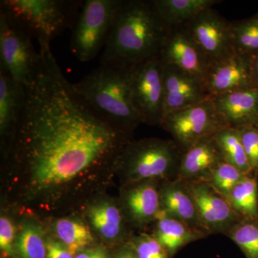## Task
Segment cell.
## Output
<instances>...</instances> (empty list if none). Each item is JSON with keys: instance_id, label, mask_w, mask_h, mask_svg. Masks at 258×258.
Segmentation results:
<instances>
[{"instance_id": "603a6c76", "label": "cell", "mask_w": 258, "mask_h": 258, "mask_svg": "<svg viewBox=\"0 0 258 258\" xmlns=\"http://www.w3.org/2000/svg\"><path fill=\"white\" fill-rule=\"evenodd\" d=\"M56 238L74 255L93 246L95 240L89 226L76 218L62 217L52 225Z\"/></svg>"}, {"instance_id": "8d00e7d4", "label": "cell", "mask_w": 258, "mask_h": 258, "mask_svg": "<svg viewBox=\"0 0 258 258\" xmlns=\"http://www.w3.org/2000/svg\"><path fill=\"white\" fill-rule=\"evenodd\" d=\"M254 124L258 125V115H257V119H256L255 123H254Z\"/></svg>"}, {"instance_id": "ffe728a7", "label": "cell", "mask_w": 258, "mask_h": 258, "mask_svg": "<svg viewBox=\"0 0 258 258\" xmlns=\"http://www.w3.org/2000/svg\"><path fill=\"white\" fill-rule=\"evenodd\" d=\"M24 97L25 86L0 71V134L5 157L9 152L20 121Z\"/></svg>"}, {"instance_id": "f1b7e54d", "label": "cell", "mask_w": 258, "mask_h": 258, "mask_svg": "<svg viewBox=\"0 0 258 258\" xmlns=\"http://www.w3.org/2000/svg\"><path fill=\"white\" fill-rule=\"evenodd\" d=\"M244 176L245 174L240 169L222 161L212 172L208 183L217 191L227 198Z\"/></svg>"}, {"instance_id": "277c9868", "label": "cell", "mask_w": 258, "mask_h": 258, "mask_svg": "<svg viewBox=\"0 0 258 258\" xmlns=\"http://www.w3.org/2000/svg\"><path fill=\"white\" fill-rule=\"evenodd\" d=\"M181 155L173 139H132L117 159L115 174L120 176L122 186L146 180L175 179Z\"/></svg>"}, {"instance_id": "5b68a950", "label": "cell", "mask_w": 258, "mask_h": 258, "mask_svg": "<svg viewBox=\"0 0 258 258\" xmlns=\"http://www.w3.org/2000/svg\"><path fill=\"white\" fill-rule=\"evenodd\" d=\"M84 1L2 0L0 10L15 26L38 42L50 44L66 29L73 28Z\"/></svg>"}, {"instance_id": "7c38bea8", "label": "cell", "mask_w": 258, "mask_h": 258, "mask_svg": "<svg viewBox=\"0 0 258 258\" xmlns=\"http://www.w3.org/2000/svg\"><path fill=\"white\" fill-rule=\"evenodd\" d=\"M187 183L200 222L208 235H227L242 217L233 210L228 200L208 182Z\"/></svg>"}, {"instance_id": "e0dca14e", "label": "cell", "mask_w": 258, "mask_h": 258, "mask_svg": "<svg viewBox=\"0 0 258 258\" xmlns=\"http://www.w3.org/2000/svg\"><path fill=\"white\" fill-rule=\"evenodd\" d=\"M224 127L237 129L254 124L258 115V88L237 90L210 96Z\"/></svg>"}, {"instance_id": "4316f807", "label": "cell", "mask_w": 258, "mask_h": 258, "mask_svg": "<svg viewBox=\"0 0 258 258\" xmlns=\"http://www.w3.org/2000/svg\"><path fill=\"white\" fill-rule=\"evenodd\" d=\"M230 32L235 52L249 57L258 54V13L251 18L230 22Z\"/></svg>"}, {"instance_id": "484cf974", "label": "cell", "mask_w": 258, "mask_h": 258, "mask_svg": "<svg viewBox=\"0 0 258 258\" xmlns=\"http://www.w3.org/2000/svg\"><path fill=\"white\" fill-rule=\"evenodd\" d=\"M46 239L40 224L25 220L17 235L15 250L20 258H47Z\"/></svg>"}, {"instance_id": "74e56055", "label": "cell", "mask_w": 258, "mask_h": 258, "mask_svg": "<svg viewBox=\"0 0 258 258\" xmlns=\"http://www.w3.org/2000/svg\"></svg>"}, {"instance_id": "83f0119b", "label": "cell", "mask_w": 258, "mask_h": 258, "mask_svg": "<svg viewBox=\"0 0 258 258\" xmlns=\"http://www.w3.org/2000/svg\"><path fill=\"white\" fill-rule=\"evenodd\" d=\"M226 235L240 247L247 258H258V220L242 218Z\"/></svg>"}, {"instance_id": "d590c367", "label": "cell", "mask_w": 258, "mask_h": 258, "mask_svg": "<svg viewBox=\"0 0 258 258\" xmlns=\"http://www.w3.org/2000/svg\"><path fill=\"white\" fill-rule=\"evenodd\" d=\"M251 77L253 88H258V54L251 59Z\"/></svg>"}, {"instance_id": "d6a6232c", "label": "cell", "mask_w": 258, "mask_h": 258, "mask_svg": "<svg viewBox=\"0 0 258 258\" xmlns=\"http://www.w3.org/2000/svg\"><path fill=\"white\" fill-rule=\"evenodd\" d=\"M47 258H75L66 246L57 240L47 237Z\"/></svg>"}, {"instance_id": "f546056e", "label": "cell", "mask_w": 258, "mask_h": 258, "mask_svg": "<svg viewBox=\"0 0 258 258\" xmlns=\"http://www.w3.org/2000/svg\"><path fill=\"white\" fill-rule=\"evenodd\" d=\"M127 242L137 258H169L165 249L152 235H133Z\"/></svg>"}, {"instance_id": "3957f363", "label": "cell", "mask_w": 258, "mask_h": 258, "mask_svg": "<svg viewBox=\"0 0 258 258\" xmlns=\"http://www.w3.org/2000/svg\"><path fill=\"white\" fill-rule=\"evenodd\" d=\"M73 85L88 106L121 130L133 134L144 123L132 99L129 69L101 64Z\"/></svg>"}, {"instance_id": "7402d4cb", "label": "cell", "mask_w": 258, "mask_h": 258, "mask_svg": "<svg viewBox=\"0 0 258 258\" xmlns=\"http://www.w3.org/2000/svg\"><path fill=\"white\" fill-rule=\"evenodd\" d=\"M153 6L168 28L184 25L220 0H152Z\"/></svg>"}, {"instance_id": "8992f818", "label": "cell", "mask_w": 258, "mask_h": 258, "mask_svg": "<svg viewBox=\"0 0 258 258\" xmlns=\"http://www.w3.org/2000/svg\"><path fill=\"white\" fill-rule=\"evenodd\" d=\"M122 0H86L72 28L71 50L80 62L92 60L106 46Z\"/></svg>"}, {"instance_id": "d6986e66", "label": "cell", "mask_w": 258, "mask_h": 258, "mask_svg": "<svg viewBox=\"0 0 258 258\" xmlns=\"http://www.w3.org/2000/svg\"><path fill=\"white\" fill-rule=\"evenodd\" d=\"M160 211L184 222L204 235L205 232L187 183L179 179L160 182Z\"/></svg>"}, {"instance_id": "cb8c5ba5", "label": "cell", "mask_w": 258, "mask_h": 258, "mask_svg": "<svg viewBox=\"0 0 258 258\" xmlns=\"http://www.w3.org/2000/svg\"><path fill=\"white\" fill-rule=\"evenodd\" d=\"M257 175L244 176L227 197L232 208L242 218L258 220Z\"/></svg>"}, {"instance_id": "ac0fdd59", "label": "cell", "mask_w": 258, "mask_h": 258, "mask_svg": "<svg viewBox=\"0 0 258 258\" xmlns=\"http://www.w3.org/2000/svg\"><path fill=\"white\" fill-rule=\"evenodd\" d=\"M222 159L212 137L201 139L182 153L177 178L188 183L209 182Z\"/></svg>"}, {"instance_id": "44dd1931", "label": "cell", "mask_w": 258, "mask_h": 258, "mask_svg": "<svg viewBox=\"0 0 258 258\" xmlns=\"http://www.w3.org/2000/svg\"><path fill=\"white\" fill-rule=\"evenodd\" d=\"M154 223L155 225L152 235L164 247L169 257L174 255L190 242L206 237L184 222L161 211Z\"/></svg>"}, {"instance_id": "52a82bcc", "label": "cell", "mask_w": 258, "mask_h": 258, "mask_svg": "<svg viewBox=\"0 0 258 258\" xmlns=\"http://www.w3.org/2000/svg\"><path fill=\"white\" fill-rule=\"evenodd\" d=\"M129 85L144 123L160 125L164 117V64L159 55L129 69Z\"/></svg>"}, {"instance_id": "9c48e42d", "label": "cell", "mask_w": 258, "mask_h": 258, "mask_svg": "<svg viewBox=\"0 0 258 258\" xmlns=\"http://www.w3.org/2000/svg\"><path fill=\"white\" fill-rule=\"evenodd\" d=\"M40 60L32 38L0 10V71L25 86L35 74Z\"/></svg>"}, {"instance_id": "4fadbf2b", "label": "cell", "mask_w": 258, "mask_h": 258, "mask_svg": "<svg viewBox=\"0 0 258 258\" xmlns=\"http://www.w3.org/2000/svg\"><path fill=\"white\" fill-rule=\"evenodd\" d=\"M118 201L131 227L145 228L160 212V181L146 180L122 186Z\"/></svg>"}, {"instance_id": "d4e9b609", "label": "cell", "mask_w": 258, "mask_h": 258, "mask_svg": "<svg viewBox=\"0 0 258 258\" xmlns=\"http://www.w3.org/2000/svg\"><path fill=\"white\" fill-rule=\"evenodd\" d=\"M213 137L224 161L235 166L245 175L254 174L237 129L225 127L219 130Z\"/></svg>"}, {"instance_id": "2e32d148", "label": "cell", "mask_w": 258, "mask_h": 258, "mask_svg": "<svg viewBox=\"0 0 258 258\" xmlns=\"http://www.w3.org/2000/svg\"><path fill=\"white\" fill-rule=\"evenodd\" d=\"M252 57L232 54L209 66L205 80L209 96L253 88L251 77Z\"/></svg>"}, {"instance_id": "ba28073f", "label": "cell", "mask_w": 258, "mask_h": 258, "mask_svg": "<svg viewBox=\"0 0 258 258\" xmlns=\"http://www.w3.org/2000/svg\"><path fill=\"white\" fill-rule=\"evenodd\" d=\"M182 153L201 139L212 137L222 125L211 98L168 113L160 124Z\"/></svg>"}, {"instance_id": "9a60e30c", "label": "cell", "mask_w": 258, "mask_h": 258, "mask_svg": "<svg viewBox=\"0 0 258 258\" xmlns=\"http://www.w3.org/2000/svg\"><path fill=\"white\" fill-rule=\"evenodd\" d=\"M164 117L210 98L203 81L170 64H164Z\"/></svg>"}, {"instance_id": "1f68e13d", "label": "cell", "mask_w": 258, "mask_h": 258, "mask_svg": "<svg viewBox=\"0 0 258 258\" xmlns=\"http://www.w3.org/2000/svg\"><path fill=\"white\" fill-rule=\"evenodd\" d=\"M16 227L10 217H0V249L5 255H14L17 238Z\"/></svg>"}, {"instance_id": "4dcf8cb0", "label": "cell", "mask_w": 258, "mask_h": 258, "mask_svg": "<svg viewBox=\"0 0 258 258\" xmlns=\"http://www.w3.org/2000/svg\"><path fill=\"white\" fill-rule=\"evenodd\" d=\"M237 130L251 169L258 174V125H244Z\"/></svg>"}, {"instance_id": "e575fe53", "label": "cell", "mask_w": 258, "mask_h": 258, "mask_svg": "<svg viewBox=\"0 0 258 258\" xmlns=\"http://www.w3.org/2000/svg\"><path fill=\"white\" fill-rule=\"evenodd\" d=\"M113 258H137L135 253L129 246L128 242L122 244L118 250L115 252Z\"/></svg>"}, {"instance_id": "7a4b0ae2", "label": "cell", "mask_w": 258, "mask_h": 258, "mask_svg": "<svg viewBox=\"0 0 258 258\" xmlns=\"http://www.w3.org/2000/svg\"><path fill=\"white\" fill-rule=\"evenodd\" d=\"M168 29L152 0H122L101 64L131 69L159 55Z\"/></svg>"}, {"instance_id": "6da1fadb", "label": "cell", "mask_w": 258, "mask_h": 258, "mask_svg": "<svg viewBox=\"0 0 258 258\" xmlns=\"http://www.w3.org/2000/svg\"><path fill=\"white\" fill-rule=\"evenodd\" d=\"M38 43L40 60L25 86L23 111L5 159L22 199L50 210L114 175L120 152L134 139L88 106L64 77L50 44Z\"/></svg>"}, {"instance_id": "836d02e7", "label": "cell", "mask_w": 258, "mask_h": 258, "mask_svg": "<svg viewBox=\"0 0 258 258\" xmlns=\"http://www.w3.org/2000/svg\"><path fill=\"white\" fill-rule=\"evenodd\" d=\"M75 258H110V256L103 246L93 245L76 254Z\"/></svg>"}, {"instance_id": "30bf717a", "label": "cell", "mask_w": 258, "mask_h": 258, "mask_svg": "<svg viewBox=\"0 0 258 258\" xmlns=\"http://www.w3.org/2000/svg\"><path fill=\"white\" fill-rule=\"evenodd\" d=\"M184 25L210 64L235 53L230 22L216 10L212 8L204 10Z\"/></svg>"}, {"instance_id": "8fae6325", "label": "cell", "mask_w": 258, "mask_h": 258, "mask_svg": "<svg viewBox=\"0 0 258 258\" xmlns=\"http://www.w3.org/2000/svg\"><path fill=\"white\" fill-rule=\"evenodd\" d=\"M159 57L163 64L176 66L205 82L210 62L184 25L168 29Z\"/></svg>"}, {"instance_id": "5bb4252c", "label": "cell", "mask_w": 258, "mask_h": 258, "mask_svg": "<svg viewBox=\"0 0 258 258\" xmlns=\"http://www.w3.org/2000/svg\"><path fill=\"white\" fill-rule=\"evenodd\" d=\"M91 231L108 243H126L133 234L119 201L106 197L91 200L85 212Z\"/></svg>"}]
</instances>
